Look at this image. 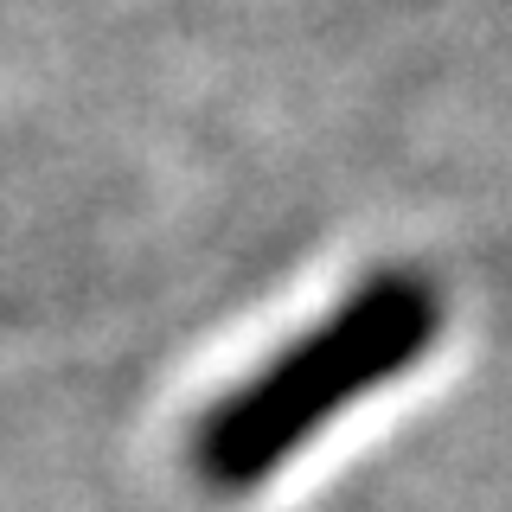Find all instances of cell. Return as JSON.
I'll use <instances>...</instances> for the list:
<instances>
[{"mask_svg":"<svg viewBox=\"0 0 512 512\" xmlns=\"http://www.w3.org/2000/svg\"><path fill=\"white\" fill-rule=\"evenodd\" d=\"M429 320H436V301L416 282H384L372 295L346 301L333 327L288 346L282 365H269V378L231 404L224 429L212 436V461L237 480L269 474L282 448L327 416L333 391H352V384L365 391L378 372L404 365V352L423 346Z\"/></svg>","mask_w":512,"mask_h":512,"instance_id":"obj_1","label":"cell"}]
</instances>
